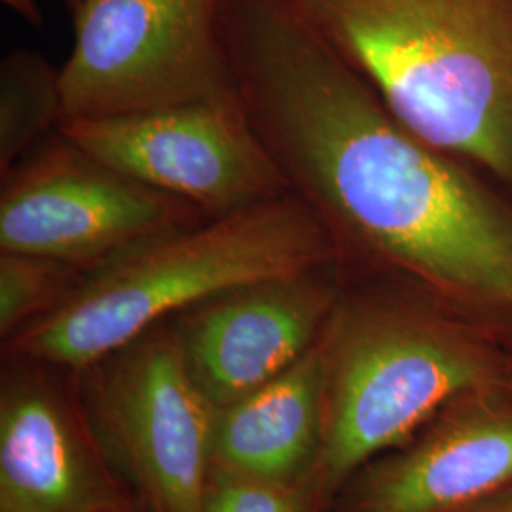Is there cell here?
<instances>
[{
  "label": "cell",
  "mask_w": 512,
  "mask_h": 512,
  "mask_svg": "<svg viewBox=\"0 0 512 512\" xmlns=\"http://www.w3.org/2000/svg\"><path fill=\"white\" fill-rule=\"evenodd\" d=\"M219 29L251 126L325 230L512 329V222L494 202L404 128L296 0H219Z\"/></svg>",
  "instance_id": "6da1fadb"
},
{
  "label": "cell",
  "mask_w": 512,
  "mask_h": 512,
  "mask_svg": "<svg viewBox=\"0 0 512 512\" xmlns=\"http://www.w3.org/2000/svg\"><path fill=\"white\" fill-rule=\"evenodd\" d=\"M332 260V239L293 192L147 239L84 272L54 308L6 340L8 357L86 372L203 302Z\"/></svg>",
  "instance_id": "7a4b0ae2"
},
{
  "label": "cell",
  "mask_w": 512,
  "mask_h": 512,
  "mask_svg": "<svg viewBox=\"0 0 512 512\" xmlns=\"http://www.w3.org/2000/svg\"><path fill=\"white\" fill-rule=\"evenodd\" d=\"M389 112L512 177V0H296Z\"/></svg>",
  "instance_id": "3957f363"
},
{
  "label": "cell",
  "mask_w": 512,
  "mask_h": 512,
  "mask_svg": "<svg viewBox=\"0 0 512 512\" xmlns=\"http://www.w3.org/2000/svg\"><path fill=\"white\" fill-rule=\"evenodd\" d=\"M317 346L323 418L308 486L319 512L366 463L459 397L507 385L509 374V353L486 332L410 300L340 293Z\"/></svg>",
  "instance_id": "277c9868"
},
{
  "label": "cell",
  "mask_w": 512,
  "mask_h": 512,
  "mask_svg": "<svg viewBox=\"0 0 512 512\" xmlns=\"http://www.w3.org/2000/svg\"><path fill=\"white\" fill-rule=\"evenodd\" d=\"M61 67L63 120L238 101L219 0H88Z\"/></svg>",
  "instance_id": "5b68a950"
},
{
  "label": "cell",
  "mask_w": 512,
  "mask_h": 512,
  "mask_svg": "<svg viewBox=\"0 0 512 512\" xmlns=\"http://www.w3.org/2000/svg\"><path fill=\"white\" fill-rule=\"evenodd\" d=\"M88 370L97 374L99 437L148 512H202L217 408L188 368L175 323L148 330Z\"/></svg>",
  "instance_id": "8992f818"
},
{
  "label": "cell",
  "mask_w": 512,
  "mask_h": 512,
  "mask_svg": "<svg viewBox=\"0 0 512 512\" xmlns=\"http://www.w3.org/2000/svg\"><path fill=\"white\" fill-rule=\"evenodd\" d=\"M205 217L211 215L112 169L55 131L2 177L0 253L90 272Z\"/></svg>",
  "instance_id": "52a82bcc"
},
{
  "label": "cell",
  "mask_w": 512,
  "mask_h": 512,
  "mask_svg": "<svg viewBox=\"0 0 512 512\" xmlns=\"http://www.w3.org/2000/svg\"><path fill=\"white\" fill-rule=\"evenodd\" d=\"M57 131L103 164L211 217L289 192L239 99L61 120Z\"/></svg>",
  "instance_id": "ba28073f"
},
{
  "label": "cell",
  "mask_w": 512,
  "mask_h": 512,
  "mask_svg": "<svg viewBox=\"0 0 512 512\" xmlns=\"http://www.w3.org/2000/svg\"><path fill=\"white\" fill-rule=\"evenodd\" d=\"M512 490V387L478 389L372 459L334 512H475Z\"/></svg>",
  "instance_id": "9c48e42d"
},
{
  "label": "cell",
  "mask_w": 512,
  "mask_h": 512,
  "mask_svg": "<svg viewBox=\"0 0 512 512\" xmlns=\"http://www.w3.org/2000/svg\"><path fill=\"white\" fill-rule=\"evenodd\" d=\"M329 266L239 287L171 319L215 408L268 384L319 342L340 294Z\"/></svg>",
  "instance_id": "30bf717a"
},
{
  "label": "cell",
  "mask_w": 512,
  "mask_h": 512,
  "mask_svg": "<svg viewBox=\"0 0 512 512\" xmlns=\"http://www.w3.org/2000/svg\"><path fill=\"white\" fill-rule=\"evenodd\" d=\"M0 403V512H92L116 497L38 363L16 359Z\"/></svg>",
  "instance_id": "8fae6325"
},
{
  "label": "cell",
  "mask_w": 512,
  "mask_h": 512,
  "mask_svg": "<svg viewBox=\"0 0 512 512\" xmlns=\"http://www.w3.org/2000/svg\"><path fill=\"white\" fill-rule=\"evenodd\" d=\"M321 418L323 370L315 344L268 384L217 408L213 469L308 486L321 444Z\"/></svg>",
  "instance_id": "7c38bea8"
},
{
  "label": "cell",
  "mask_w": 512,
  "mask_h": 512,
  "mask_svg": "<svg viewBox=\"0 0 512 512\" xmlns=\"http://www.w3.org/2000/svg\"><path fill=\"white\" fill-rule=\"evenodd\" d=\"M63 120L61 69L38 52L14 50L0 65V175Z\"/></svg>",
  "instance_id": "4fadbf2b"
},
{
  "label": "cell",
  "mask_w": 512,
  "mask_h": 512,
  "mask_svg": "<svg viewBox=\"0 0 512 512\" xmlns=\"http://www.w3.org/2000/svg\"><path fill=\"white\" fill-rule=\"evenodd\" d=\"M84 272L40 256L0 253V334L10 340L52 310Z\"/></svg>",
  "instance_id": "5bb4252c"
},
{
  "label": "cell",
  "mask_w": 512,
  "mask_h": 512,
  "mask_svg": "<svg viewBox=\"0 0 512 512\" xmlns=\"http://www.w3.org/2000/svg\"><path fill=\"white\" fill-rule=\"evenodd\" d=\"M202 512H319L306 484H283L211 467Z\"/></svg>",
  "instance_id": "9a60e30c"
},
{
  "label": "cell",
  "mask_w": 512,
  "mask_h": 512,
  "mask_svg": "<svg viewBox=\"0 0 512 512\" xmlns=\"http://www.w3.org/2000/svg\"><path fill=\"white\" fill-rule=\"evenodd\" d=\"M2 2L6 8L16 12L19 18L25 19L27 23H31L35 27H42L44 16L40 12L37 0H2Z\"/></svg>",
  "instance_id": "2e32d148"
},
{
  "label": "cell",
  "mask_w": 512,
  "mask_h": 512,
  "mask_svg": "<svg viewBox=\"0 0 512 512\" xmlns=\"http://www.w3.org/2000/svg\"><path fill=\"white\" fill-rule=\"evenodd\" d=\"M475 512H512V490Z\"/></svg>",
  "instance_id": "e0dca14e"
},
{
  "label": "cell",
  "mask_w": 512,
  "mask_h": 512,
  "mask_svg": "<svg viewBox=\"0 0 512 512\" xmlns=\"http://www.w3.org/2000/svg\"><path fill=\"white\" fill-rule=\"evenodd\" d=\"M92 512H133L129 509L128 503L124 501V499H120L118 495L116 497H112L109 499L107 503H103V505H99L97 509H93Z\"/></svg>",
  "instance_id": "ac0fdd59"
},
{
  "label": "cell",
  "mask_w": 512,
  "mask_h": 512,
  "mask_svg": "<svg viewBox=\"0 0 512 512\" xmlns=\"http://www.w3.org/2000/svg\"><path fill=\"white\" fill-rule=\"evenodd\" d=\"M65 2L69 4V8H71V12H73L74 16V14H76V12H78V10H80L88 0H65Z\"/></svg>",
  "instance_id": "d6986e66"
},
{
  "label": "cell",
  "mask_w": 512,
  "mask_h": 512,
  "mask_svg": "<svg viewBox=\"0 0 512 512\" xmlns=\"http://www.w3.org/2000/svg\"><path fill=\"white\" fill-rule=\"evenodd\" d=\"M507 384H509V387H512V349L511 353H509V374H507Z\"/></svg>",
  "instance_id": "ffe728a7"
}]
</instances>
